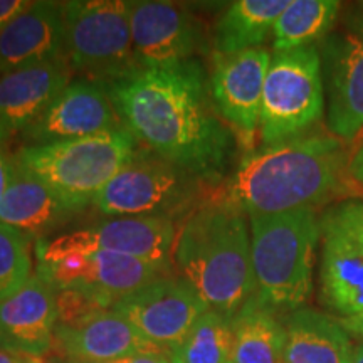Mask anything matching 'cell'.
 <instances>
[{
    "mask_svg": "<svg viewBox=\"0 0 363 363\" xmlns=\"http://www.w3.org/2000/svg\"><path fill=\"white\" fill-rule=\"evenodd\" d=\"M123 128L103 84L71 81L24 131L27 147H40Z\"/></svg>",
    "mask_w": 363,
    "mask_h": 363,
    "instance_id": "cell-15",
    "label": "cell"
},
{
    "mask_svg": "<svg viewBox=\"0 0 363 363\" xmlns=\"http://www.w3.org/2000/svg\"><path fill=\"white\" fill-rule=\"evenodd\" d=\"M233 345V320L207 310L170 352V358L174 363H230Z\"/></svg>",
    "mask_w": 363,
    "mask_h": 363,
    "instance_id": "cell-26",
    "label": "cell"
},
{
    "mask_svg": "<svg viewBox=\"0 0 363 363\" xmlns=\"http://www.w3.org/2000/svg\"><path fill=\"white\" fill-rule=\"evenodd\" d=\"M251 259L256 298L278 315L308 301L320 244V219L311 208L251 216Z\"/></svg>",
    "mask_w": 363,
    "mask_h": 363,
    "instance_id": "cell-4",
    "label": "cell"
},
{
    "mask_svg": "<svg viewBox=\"0 0 363 363\" xmlns=\"http://www.w3.org/2000/svg\"><path fill=\"white\" fill-rule=\"evenodd\" d=\"M65 2L30 0L0 30V76L19 67L66 59Z\"/></svg>",
    "mask_w": 363,
    "mask_h": 363,
    "instance_id": "cell-19",
    "label": "cell"
},
{
    "mask_svg": "<svg viewBox=\"0 0 363 363\" xmlns=\"http://www.w3.org/2000/svg\"><path fill=\"white\" fill-rule=\"evenodd\" d=\"M9 182H11V158L6 157L0 143V201H2L4 194H6Z\"/></svg>",
    "mask_w": 363,
    "mask_h": 363,
    "instance_id": "cell-31",
    "label": "cell"
},
{
    "mask_svg": "<svg viewBox=\"0 0 363 363\" xmlns=\"http://www.w3.org/2000/svg\"><path fill=\"white\" fill-rule=\"evenodd\" d=\"M233 363H283V321L256 294L233 318Z\"/></svg>",
    "mask_w": 363,
    "mask_h": 363,
    "instance_id": "cell-24",
    "label": "cell"
},
{
    "mask_svg": "<svg viewBox=\"0 0 363 363\" xmlns=\"http://www.w3.org/2000/svg\"><path fill=\"white\" fill-rule=\"evenodd\" d=\"M348 177L363 187V143L350 157V163H348Z\"/></svg>",
    "mask_w": 363,
    "mask_h": 363,
    "instance_id": "cell-29",
    "label": "cell"
},
{
    "mask_svg": "<svg viewBox=\"0 0 363 363\" xmlns=\"http://www.w3.org/2000/svg\"><path fill=\"white\" fill-rule=\"evenodd\" d=\"M62 16L66 61L79 78L104 86L140 67L128 0H71Z\"/></svg>",
    "mask_w": 363,
    "mask_h": 363,
    "instance_id": "cell-6",
    "label": "cell"
},
{
    "mask_svg": "<svg viewBox=\"0 0 363 363\" xmlns=\"http://www.w3.org/2000/svg\"><path fill=\"white\" fill-rule=\"evenodd\" d=\"M65 363H128L126 358L123 360H113V362H84V360H66Z\"/></svg>",
    "mask_w": 363,
    "mask_h": 363,
    "instance_id": "cell-36",
    "label": "cell"
},
{
    "mask_svg": "<svg viewBox=\"0 0 363 363\" xmlns=\"http://www.w3.org/2000/svg\"><path fill=\"white\" fill-rule=\"evenodd\" d=\"M244 216L220 197L202 203L185 217L174 246L182 279L208 310L230 320L256 294L251 234Z\"/></svg>",
    "mask_w": 363,
    "mask_h": 363,
    "instance_id": "cell-3",
    "label": "cell"
},
{
    "mask_svg": "<svg viewBox=\"0 0 363 363\" xmlns=\"http://www.w3.org/2000/svg\"><path fill=\"white\" fill-rule=\"evenodd\" d=\"M323 113L325 89L316 45L272 54L262 89V143L274 145L306 135Z\"/></svg>",
    "mask_w": 363,
    "mask_h": 363,
    "instance_id": "cell-8",
    "label": "cell"
},
{
    "mask_svg": "<svg viewBox=\"0 0 363 363\" xmlns=\"http://www.w3.org/2000/svg\"><path fill=\"white\" fill-rule=\"evenodd\" d=\"M338 321L348 335H353V337L357 338H363V313L358 316L345 318V320H338Z\"/></svg>",
    "mask_w": 363,
    "mask_h": 363,
    "instance_id": "cell-32",
    "label": "cell"
},
{
    "mask_svg": "<svg viewBox=\"0 0 363 363\" xmlns=\"http://www.w3.org/2000/svg\"><path fill=\"white\" fill-rule=\"evenodd\" d=\"M321 59L326 126L342 142L363 130V40L352 33L328 34L316 45Z\"/></svg>",
    "mask_w": 363,
    "mask_h": 363,
    "instance_id": "cell-14",
    "label": "cell"
},
{
    "mask_svg": "<svg viewBox=\"0 0 363 363\" xmlns=\"http://www.w3.org/2000/svg\"><path fill=\"white\" fill-rule=\"evenodd\" d=\"M35 358L16 355V353L0 350V363H35Z\"/></svg>",
    "mask_w": 363,
    "mask_h": 363,
    "instance_id": "cell-34",
    "label": "cell"
},
{
    "mask_svg": "<svg viewBox=\"0 0 363 363\" xmlns=\"http://www.w3.org/2000/svg\"><path fill=\"white\" fill-rule=\"evenodd\" d=\"M133 54L140 67L190 61L202 51V26L187 7L160 0L130 2Z\"/></svg>",
    "mask_w": 363,
    "mask_h": 363,
    "instance_id": "cell-13",
    "label": "cell"
},
{
    "mask_svg": "<svg viewBox=\"0 0 363 363\" xmlns=\"http://www.w3.org/2000/svg\"><path fill=\"white\" fill-rule=\"evenodd\" d=\"M56 291L38 272L0 299V350L39 360L54 347Z\"/></svg>",
    "mask_w": 363,
    "mask_h": 363,
    "instance_id": "cell-17",
    "label": "cell"
},
{
    "mask_svg": "<svg viewBox=\"0 0 363 363\" xmlns=\"http://www.w3.org/2000/svg\"><path fill=\"white\" fill-rule=\"evenodd\" d=\"M30 0H0V30L29 6Z\"/></svg>",
    "mask_w": 363,
    "mask_h": 363,
    "instance_id": "cell-28",
    "label": "cell"
},
{
    "mask_svg": "<svg viewBox=\"0 0 363 363\" xmlns=\"http://www.w3.org/2000/svg\"><path fill=\"white\" fill-rule=\"evenodd\" d=\"M203 182L158 157L136 147L125 165L104 185L93 206L115 217H189L197 208Z\"/></svg>",
    "mask_w": 363,
    "mask_h": 363,
    "instance_id": "cell-7",
    "label": "cell"
},
{
    "mask_svg": "<svg viewBox=\"0 0 363 363\" xmlns=\"http://www.w3.org/2000/svg\"><path fill=\"white\" fill-rule=\"evenodd\" d=\"M348 26H350V33L363 40V2L357 4V7L353 9Z\"/></svg>",
    "mask_w": 363,
    "mask_h": 363,
    "instance_id": "cell-33",
    "label": "cell"
},
{
    "mask_svg": "<svg viewBox=\"0 0 363 363\" xmlns=\"http://www.w3.org/2000/svg\"><path fill=\"white\" fill-rule=\"evenodd\" d=\"M35 363H40V360H38V362H35Z\"/></svg>",
    "mask_w": 363,
    "mask_h": 363,
    "instance_id": "cell-37",
    "label": "cell"
},
{
    "mask_svg": "<svg viewBox=\"0 0 363 363\" xmlns=\"http://www.w3.org/2000/svg\"><path fill=\"white\" fill-rule=\"evenodd\" d=\"M288 6L289 0H235L217 21V54L229 56L259 49Z\"/></svg>",
    "mask_w": 363,
    "mask_h": 363,
    "instance_id": "cell-23",
    "label": "cell"
},
{
    "mask_svg": "<svg viewBox=\"0 0 363 363\" xmlns=\"http://www.w3.org/2000/svg\"><path fill=\"white\" fill-rule=\"evenodd\" d=\"M340 7L337 0H289L271 34L274 52L321 43L337 21Z\"/></svg>",
    "mask_w": 363,
    "mask_h": 363,
    "instance_id": "cell-25",
    "label": "cell"
},
{
    "mask_svg": "<svg viewBox=\"0 0 363 363\" xmlns=\"http://www.w3.org/2000/svg\"><path fill=\"white\" fill-rule=\"evenodd\" d=\"M35 272L54 289H76L108 310L118 299L170 274L152 262L115 252L71 254L61 259L38 262Z\"/></svg>",
    "mask_w": 363,
    "mask_h": 363,
    "instance_id": "cell-12",
    "label": "cell"
},
{
    "mask_svg": "<svg viewBox=\"0 0 363 363\" xmlns=\"http://www.w3.org/2000/svg\"><path fill=\"white\" fill-rule=\"evenodd\" d=\"M320 299L338 320L363 313V201H343L320 217Z\"/></svg>",
    "mask_w": 363,
    "mask_h": 363,
    "instance_id": "cell-9",
    "label": "cell"
},
{
    "mask_svg": "<svg viewBox=\"0 0 363 363\" xmlns=\"http://www.w3.org/2000/svg\"><path fill=\"white\" fill-rule=\"evenodd\" d=\"M271 54L266 49H249L238 54H216L211 94L219 116L251 143L259 130L262 89Z\"/></svg>",
    "mask_w": 363,
    "mask_h": 363,
    "instance_id": "cell-16",
    "label": "cell"
},
{
    "mask_svg": "<svg viewBox=\"0 0 363 363\" xmlns=\"http://www.w3.org/2000/svg\"><path fill=\"white\" fill-rule=\"evenodd\" d=\"M33 274L30 238L0 222V299L17 291Z\"/></svg>",
    "mask_w": 363,
    "mask_h": 363,
    "instance_id": "cell-27",
    "label": "cell"
},
{
    "mask_svg": "<svg viewBox=\"0 0 363 363\" xmlns=\"http://www.w3.org/2000/svg\"><path fill=\"white\" fill-rule=\"evenodd\" d=\"M66 59L29 65L0 76V143L24 133L71 83Z\"/></svg>",
    "mask_w": 363,
    "mask_h": 363,
    "instance_id": "cell-18",
    "label": "cell"
},
{
    "mask_svg": "<svg viewBox=\"0 0 363 363\" xmlns=\"http://www.w3.org/2000/svg\"><path fill=\"white\" fill-rule=\"evenodd\" d=\"M230 363H233V362H230Z\"/></svg>",
    "mask_w": 363,
    "mask_h": 363,
    "instance_id": "cell-38",
    "label": "cell"
},
{
    "mask_svg": "<svg viewBox=\"0 0 363 363\" xmlns=\"http://www.w3.org/2000/svg\"><path fill=\"white\" fill-rule=\"evenodd\" d=\"M54 347L66 360L84 362H113L143 352H160L113 308L91 313L74 323L57 325Z\"/></svg>",
    "mask_w": 363,
    "mask_h": 363,
    "instance_id": "cell-20",
    "label": "cell"
},
{
    "mask_svg": "<svg viewBox=\"0 0 363 363\" xmlns=\"http://www.w3.org/2000/svg\"><path fill=\"white\" fill-rule=\"evenodd\" d=\"M113 310L123 315L145 342L170 355L208 308L187 281L169 274L118 299Z\"/></svg>",
    "mask_w": 363,
    "mask_h": 363,
    "instance_id": "cell-11",
    "label": "cell"
},
{
    "mask_svg": "<svg viewBox=\"0 0 363 363\" xmlns=\"http://www.w3.org/2000/svg\"><path fill=\"white\" fill-rule=\"evenodd\" d=\"M104 89L120 125L136 143L203 184L225 175L235 140L216 110L201 62L190 59L163 67H136Z\"/></svg>",
    "mask_w": 363,
    "mask_h": 363,
    "instance_id": "cell-1",
    "label": "cell"
},
{
    "mask_svg": "<svg viewBox=\"0 0 363 363\" xmlns=\"http://www.w3.org/2000/svg\"><path fill=\"white\" fill-rule=\"evenodd\" d=\"M136 147L128 131L116 128L69 142L24 147L13 158L39 177L67 212H78L94 202Z\"/></svg>",
    "mask_w": 363,
    "mask_h": 363,
    "instance_id": "cell-5",
    "label": "cell"
},
{
    "mask_svg": "<svg viewBox=\"0 0 363 363\" xmlns=\"http://www.w3.org/2000/svg\"><path fill=\"white\" fill-rule=\"evenodd\" d=\"M283 316V363H352L350 335L337 318L305 306Z\"/></svg>",
    "mask_w": 363,
    "mask_h": 363,
    "instance_id": "cell-21",
    "label": "cell"
},
{
    "mask_svg": "<svg viewBox=\"0 0 363 363\" xmlns=\"http://www.w3.org/2000/svg\"><path fill=\"white\" fill-rule=\"evenodd\" d=\"M126 360H128V363H174L169 353L163 352H143L126 358Z\"/></svg>",
    "mask_w": 363,
    "mask_h": 363,
    "instance_id": "cell-30",
    "label": "cell"
},
{
    "mask_svg": "<svg viewBox=\"0 0 363 363\" xmlns=\"http://www.w3.org/2000/svg\"><path fill=\"white\" fill-rule=\"evenodd\" d=\"M177 229L167 217H115L54 239L35 240V261L61 259L71 254L115 252L172 269Z\"/></svg>",
    "mask_w": 363,
    "mask_h": 363,
    "instance_id": "cell-10",
    "label": "cell"
},
{
    "mask_svg": "<svg viewBox=\"0 0 363 363\" xmlns=\"http://www.w3.org/2000/svg\"><path fill=\"white\" fill-rule=\"evenodd\" d=\"M71 212L39 177L11 158V182L0 201V222L21 233L40 235L51 230Z\"/></svg>",
    "mask_w": 363,
    "mask_h": 363,
    "instance_id": "cell-22",
    "label": "cell"
},
{
    "mask_svg": "<svg viewBox=\"0 0 363 363\" xmlns=\"http://www.w3.org/2000/svg\"><path fill=\"white\" fill-rule=\"evenodd\" d=\"M347 148L333 135L310 133L247 153L219 197L247 217L321 206L348 174Z\"/></svg>",
    "mask_w": 363,
    "mask_h": 363,
    "instance_id": "cell-2",
    "label": "cell"
},
{
    "mask_svg": "<svg viewBox=\"0 0 363 363\" xmlns=\"http://www.w3.org/2000/svg\"><path fill=\"white\" fill-rule=\"evenodd\" d=\"M352 363H363V342L358 345V347L353 348Z\"/></svg>",
    "mask_w": 363,
    "mask_h": 363,
    "instance_id": "cell-35",
    "label": "cell"
}]
</instances>
